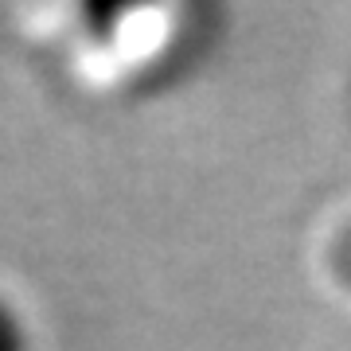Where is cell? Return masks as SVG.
<instances>
[{
	"instance_id": "1",
	"label": "cell",
	"mask_w": 351,
	"mask_h": 351,
	"mask_svg": "<svg viewBox=\"0 0 351 351\" xmlns=\"http://www.w3.org/2000/svg\"><path fill=\"white\" fill-rule=\"evenodd\" d=\"M0 351H32L24 316L16 313L8 301H0Z\"/></svg>"
}]
</instances>
